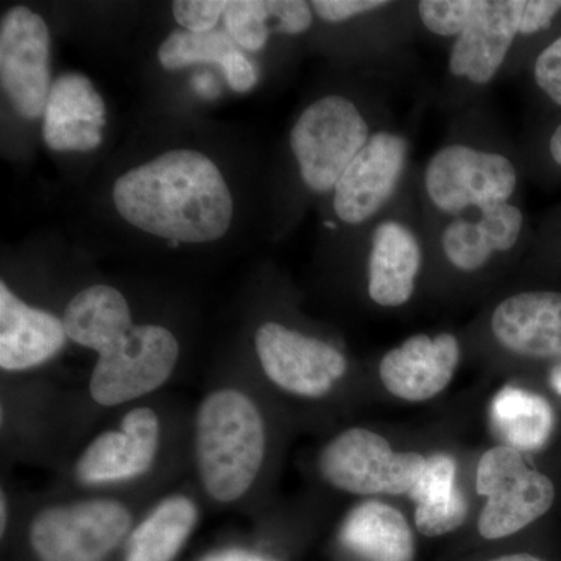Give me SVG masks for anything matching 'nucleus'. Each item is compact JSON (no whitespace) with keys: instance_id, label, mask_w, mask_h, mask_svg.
<instances>
[{"instance_id":"f257e3e1","label":"nucleus","mask_w":561,"mask_h":561,"mask_svg":"<svg viewBox=\"0 0 561 561\" xmlns=\"http://www.w3.org/2000/svg\"><path fill=\"white\" fill-rule=\"evenodd\" d=\"M117 213L138 230L173 242L205 243L230 230L231 192L216 164L194 150H172L114 183Z\"/></svg>"},{"instance_id":"f03ea898","label":"nucleus","mask_w":561,"mask_h":561,"mask_svg":"<svg viewBox=\"0 0 561 561\" xmlns=\"http://www.w3.org/2000/svg\"><path fill=\"white\" fill-rule=\"evenodd\" d=\"M66 334L99 354L92 370V400L124 404L160 389L180 356L175 335L157 324H135L130 306L114 287H88L70 300L62 316Z\"/></svg>"},{"instance_id":"7ed1b4c3","label":"nucleus","mask_w":561,"mask_h":561,"mask_svg":"<svg viewBox=\"0 0 561 561\" xmlns=\"http://www.w3.org/2000/svg\"><path fill=\"white\" fill-rule=\"evenodd\" d=\"M265 456V427L260 409L238 390L214 391L195 419L198 474L213 500L242 497L260 474Z\"/></svg>"},{"instance_id":"20e7f679","label":"nucleus","mask_w":561,"mask_h":561,"mask_svg":"<svg viewBox=\"0 0 561 561\" xmlns=\"http://www.w3.org/2000/svg\"><path fill=\"white\" fill-rule=\"evenodd\" d=\"M370 136L367 121L350 99L331 94L311 103L290 131L291 151L306 186L313 192L334 191Z\"/></svg>"},{"instance_id":"39448f33","label":"nucleus","mask_w":561,"mask_h":561,"mask_svg":"<svg viewBox=\"0 0 561 561\" xmlns=\"http://www.w3.org/2000/svg\"><path fill=\"white\" fill-rule=\"evenodd\" d=\"M476 490L489 500L478 530L491 541L526 529L551 511L556 501L551 479L531 470L522 453L505 445L494 446L479 460Z\"/></svg>"},{"instance_id":"423d86ee","label":"nucleus","mask_w":561,"mask_h":561,"mask_svg":"<svg viewBox=\"0 0 561 561\" xmlns=\"http://www.w3.org/2000/svg\"><path fill=\"white\" fill-rule=\"evenodd\" d=\"M426 467V457L416 453H394L376 432L354 427L343 431L324 446L319 470L324 481L346 493H409Z\"/></svg>"},{"instance_id":"0eeeda50","label":"nucleus","mask_w":561,"mask_h":561,"mask_svg":"<svg viewBox=\"0 0 561 561\" xmlns=\"http://www.w3.org/2000/svg\"><path fill=\"white\" fill-rule=\"evenodd\" d=\"M516 184L518 173L507 157L463 144H451L432 154L424 172L427 197L449 216L508 202Z\"/></svg>"},{"instance_id":"6e6552de","label":"nucleus","mask_w":561,"mask_h":561,"mask_svg":"<svg viewBox=\"0 0 561 561\" xmlns=\"http://www.w3.org/2000/svg\"><path fill=\"white\" fill-rule=\"evenodd\" d=\"M130 526V512L119 502L83 501L41 512L31 542L41 561H103Z\"/></svg>"},{"instance_id":"1a4fd4ad","label":"nucleus","mask_w":561,"mask_h":561,"mask_svg":"<svg viewBox=\"0 0 561 561\" xmlns=\"http://www.w3.org/2000/svg\"><path fill=\"white\" fill-rule=\"evenodd\" d=\"M0 81L7 98L24 119L46 111L50 80V33L27 7H13L0 24Z\"/></svg>"},{"instance_id":"9d476101","label":"nucleus","mask_w":561,"mask_h":561,"mask_svg":"<svg viewBox=\"0 0 561 561\" xmlns=\"http://www.w3.org/2000/svg\"><path fill=\"white\" fill-rule=\"evenodd\" d=\"M256 353L268 379L298 397H324L346 373L341 351L273 321L257 330Z\"/></svg>"},{"instance_id":"9b49d317","label":"nucleus","mask_w":561,"mask_h":561,"mask_svg":"<svg viewBox=\"0 0 561 561\" xmlns=\"http://www.w3.org/2000/svg\"><path fill=\"white\" fill-rule=\"evenodd\" d=\"M409 146L402 136L378 131L351 161L334 187V210L348 225L373 219L393 197L405 164Z\"/></svg>"},{"instance_id":"f8f14e48","label":"nucleus","mask_w":561,"mask_h":561,"mask_svg":"<svg viewBox=\"0 0 561 561\" xmlns=\"http://www.w3.org/2000/svg\"><path fill=\"white\" fill-rule=\"evenodd\" d=\"M459 362L460 345L453 334H416L382 357L379 376L400 400L427 401L449 386Z\"/></svg>"},{"instance_id":"ddd939ff","label":"nucleus","mask_w":561,"mask_h":561,"mask_svg":"<svg viewBox=\"0 0 561 561\" xmlns=\"http://www.w3.org/2000/svg\"><path fill=\"white\" fill-rule=\"evenodd\" d=\"M524 0H483L468 27L454 41L449 70L483 87L494 80L522 27Z\"/></svg>"},{"instance_id":"4468645a","label":"nucleus","mask_w":561,"mask_h":561,"mask_svg":"<svg viewBox=\"0 0 561 561\" xmlns=\"http://www.w3.org/2000/svg\"><path fill=\"white\" fill-rule=\"evenodd\" d=\"M160 442V421L149 408L133 409L122 420V431L103 432L81 454L77 476L84 483L127 481L144 474Z\"/></svg>"},{"instance_id":"2eb2a0df","label":"nucleus","mask_w":561,"mask_h":561,"mask_svg":"<svg viewBox=\"0 0 561 561\" xmlns=\"http://www.w3.org/2000/svg\"><path fill=\"white\" fill-rule=\"evenodd\" d=\"M106 106L83 73H62L51 83L43 139L55 151H91L102 144Z\"/></svg>"},{"instance_id":"dca6fc26","label":"nucleus","mask_w":561,"mask_h":561,"mask_svg":"<svg viewBox=\"0 0 561 561\" xmlns=\"http://www.w3.org/2000/svg\"><path fill=\"white\" fill-rule=\"evenodd\" d=\"M491 330L504 348L534 359L561 357L560 291H523L497 305Z\"/></svg>"},{"instance_id":"f3484780","label":"nucleus","mask_w":561,"mask_h":561,"mask_svg":"<svg viewBox=\"0 0 561 561\" xmlns=\"http://www.w3.org/2000/svg\"><path fill=\"white\" fill-rule=\"evenodd\" d=\"M62 319L31 308L0 284V367L28 370L51 359L65 346Z\"/></svg>"},{"instance_id":"a211bd4d","label":"nucleus","mask_w":561,"mask_h":561,"mask_svg":"<svg viewBox=\"0 0 561 561\" xmlns=\"http://www.w3.org/2000/svg\"><path fill=\"white\" fill-rule=\"evenodd\" d=\"M423 251L411 228L386 220L373 232L368 257V294L376 305L398 308L411 300Z\"/></svg>"},{"instance_id":"6ab92c4d","label":"nucleus","mask_w":561,"mask_h":561,"mask_svg":"<svg viewBox=\"0 0 561 561\" xmlns=\"http://www.w3.org/2000/svg\"><path fill=\"white\" fill-rule=\"evenodd\" d=\"M339 540L362 561H415L416 542L408 519L378 501L357 505L346 515Z\"/></svg>"},{"instance_id":"aec40b11","label":"nucleus","mask_w":561,"mask_h":561,"mask_svg":"<svg viewBox=\"0 0 561 561\" xmlns=\"http://www.w3.org/2000/svg\"><path fill=\"white\" fill-rule=\"evenodd\" d=\"M415 502V526L427 538L459 529L468 518V501L457 485V463L448 454L426 457V467L409 491Z\"/></svg>"},{"instance_id":"412c9836","label":"nucleus","mask_w":561,"mask_h":561,"mask_svg":"<svg viewBox=\"0 0 561 561\" xmlns=\"http://www.w3.org/2000/svg\"><path fill=\"white\" fill-rule=\"evenodd\" d=\"M491 423L505 446L516 451H537L553 430V411L540 394L507 386L491 402Z\"/></svg>"},{"instance_id":"4be33fe9","label":"nucleus","mask_w":561,"mask_h":561,"mask_svg":"<svg viewBox=\"0 0 561 561\" xmlns=\"http://www.w3.org/2000/svg\"><path fill=\"white\" fill-rule=\"evenodd\" d=\"M197 523V507L186 496L161 502L133 530L125 561H172Z\"/></svg>"},{"instance_id":"5701e85b","label":"nucleus","mask_w":561,"mask_h":561,"mask_svg":"<svg viewBox=\"0 0 561 561\" xmlns=\"http://www.w3.org/2000/svg\"><path fill=\"white\" fill-rule=\"evenodd\" d=\"M238 44L228 36L227 32L192 33L175 31L165 38L158 50V60L162 68L179 70L190 66L213 62L224 69L238 54Z\"/></svg>"},{"instance_id":"b1692460","label":"nucleus","mask_w":561,"mask_h":561,"mask_svg":"<svg viewBox=\"0 0 561 561\" xmlns=\"http://www.w3.org/2000/svg\"><path fill=\"white\" fill-rule=\"evenodd\" d=\"M442 249L454 267L467 273L481 271L494 253L478 221L467 219H454L446 225Z\"/></svg>"},{"instance_id":"393cba45","label":"nucleus","mask_w":561,"mask_h":561,"mask_svg":"<svg viewBox=\"0 0 561 561\" xmlns=\"http://www.w3.org/2000/svg\"><path fill=\"white\" fill-rule=\"evenodd\" d=\"M271 2L234 0L224 14L228 36L243 50L260 51L271 36Z\"/></svg>"},{"instance_id":"a878e982","label":"nucleus","mask_w":561,"mask_h":561,"mask_svg":"<svg viewBox=\"0 0 561 561\" xmlns=\"http://www.w3.org/2000/svg\"><path fill=\"white\" fill-rule=\"evenodd\" d=\"M483 0H423L419 3L420 20L437 36H459L481 10Z\"/></svg>"},{"instance_id":"bb28decb","label":"nucleus","mask_w":561,"mask_h":561,"mask_svg":"<svg viewBox=\"0 0 561 561\" xmlns=\"http://www.w3.org/2000/svg\"><path fill=\"white\" fill-rule=\"evenodd\" d=\"M478 224L491 250L494 253H507L522 238L524 217L522 209L511 202L496 203L481 209Z\"/></svg>"},{"instance_id":"cd10ccee","label":"nucleus","mask_w":561,"mask_h":561,"mask_svg":"<svg viewBox=\"0 0 561 561\" xmlns=\"http://www.w3.org/2000/svg\"><path fill=\"white\" fill-rule=\"evenodd\" d=\"M228 5L230 2L221 0H176L172 3V13L184 31L208 33L219 24Z\"/></svg>"},{"instance_id":"c85d7f7f","label":"nucleus","mask_w":561,"mask_h":561,"mask_svg":"<svg viewBox=\"0 0 561 561\" xmlns=\"http://www.w3.org/2000/svg\"><path fill=\"white\" fill-rule=\"evenodd\" d=\"M534 76L538 88L561 106V36L538 55Z\"/></svg>"},{"instance_id":"c756f323","label":"nucleus","mask_w":561,"mask_h":561,"mask_svg":"<svg viewBox=\"0 0 561 561\" xmlns=\"http://www.w3.org/2000/svg\"><path fill=\"white\" fill-rule=\"evenodd\" d=\"M272 20L276 32L286 35H301L311 28L313 16L311 3L302 0H276L271 2Z\"/></svg>"},{"instance_id":"7c9ffc66","label":"nucleus","mask_w":561,"mask_h":561,"mask_svg":"<svg viewBox=\"0 0 561 561\" xmlns=\"http://www.w3.org/2000/svg\"><path fill=\"white\" fill-rule=\"evenodd\" d=\"M387 5L390 3L382 2V0H316L311 3L317 16L320 20L332 22V24L381 10Z\"/></svg>"},{"instance_id":"2f4dec72","label":"nucleus","mask_w":561,"mask_h":561,"mask_svg":"<svg viewBox=\"0 0 561 561\" xmlns=\"http://www.w3.org/2000/svg\"><path fill=\"white\" fill-rule=\"evenodd\" d=\"M561 11L559 0H524L519 35H535L551 27L553 18Z\"/></svg>"},{"instance_id":"473e14b6","label":"nucleus","mask_w":561,"mask_h":561,"mask_svg":"<svg viewBox=\"0 0 561 561\" xmlns=\"http://www.w3.org/2000/svg\"><path fill=\"white\" fill-rule=\"evenodd\" d=\"M221 70H224L225 79H227V83L230 84L232 91L243 94V92H249L256 87V66L241 50L232 55L231 60Z\"/></svg>"},{"instance_id":"72a5a7b5","label":"nucleus","mask_w":561,"mask_h":561,"mask_svg":"<svg viewBox=\"0 0 561 561\" xmlns=\"http://www.w3.org/2000/svg\"><path fill=\"white\" fill-rule=\"evenodd\" d=\"M201 561H271L262 559L254 553L242 551V549H227V551H219L209 553Z\"/></svg>"},{"instance_id":"f704fd0d","label":"nucleus","mask_w":561,"mask_h":561,"mask_svg":"<svg viewBox=\"0 0 561 561\" xmlns=\"http://www.w3.org/2000/svg\"><path fill=\"white\" fill-rule=\"evenodd\" d=\"M485 561H548L541 559V557L534 556V553L518 552V553H505V556L493 557V559Z\"/></svg>"},{"instance_id":"c9c22d12","label":"nucleus","mask_w":561,"mask_h":561,"mask_svg":"<svg viewBox=\"0 0 561 561\" xmlns=\"http://www.w3.org/2000/svg\"><path fill=\"white\" fill-rule=\"evenodd\" d=\"M549 151H551L553 161L561 168V124L557 127V130L553 131L551 142H549Z\"/></svg>"},{"instance_id":"e433bc0d","label":"nucleus","mask_w":561,"mask_h":561,"mask_svg":"<svg viewBox=\"0 0 561 561\" xmlns=\"http://www.w3.org/2000/svg\"><path fill=\"white\" fill-rule=\"evenodd\" d=\"M551 383L553 389L561 394V367L556 368V371L552 373Z\"/></svg>"},{"instance_id":"4c0bfd02","label":"nucleus","mask_w":561,"mask_h":561,"mask_svg":"<svg viewBox=\"0 0 561 561\" xmlns=\"http://www.w3.org/2000/svg\"><path fill=\"white\" fill-rule=\"evenodd\" d=\"M0 512H2V519H0V526H2V534L3 530H5V524H7V502L5 496L2 494V505H0Z\"/></svg>"}]
</instances>
